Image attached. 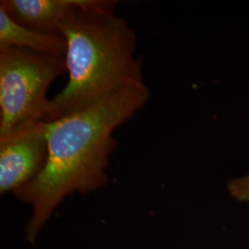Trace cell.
Here are the masks:
<instances>
[{"mask_svg":"<svg viewBox=\"0 0 249 249\" xmlns=\"http://www.w3.org/2000/svg\"><path fill=\"white\" fill-rule=\"evenodd\" d=\"M227 191L230 196L238 202L249 203V173L229 180Z\"/></svg>","mask_w":249,"mask_h":249,"instance_id":"cell-7","label":"cell"},{"mask_svg":"<svg viewBox=\"0 0 249 249\" xmlns=\"http://www.w3.org/2000/svg\"><path fill=\"white\" fill-rule=\"evenodd\" d=\"M47 155L45 120L0 136V192H14L35 179L45 167Z\"/></svg>","mask_w":249,"mask_h":249,"instance_id":"cell-4","label":"cell"},{"mask_svg":"<svg viewBox=\"0 0 249 249\" xmlns=\"http://www.w3.org/2000/svg\"><path fill=\"white\" fill-rule=\"evenodd\" d=\"M150 99L145 82L119 89L86 109L47 122L45 167L15 196L32 206L27 228L31 242L53 210L74 192L88 193L107 182V169L117 141L114 132Z\"/></svg>","mask_w":249,"mask_h":249,"instance_id":"cell-1","label":"cell"},{"mask_svg":"<svg viewBox=\"0 0 249 249\" xmlns=\"http://www.w3.org/2000/svg\"><path fill=\"white\" fill-rule=\"evenodd\" d=\"M117 1L99 0L74 10L59 25L67 43L69 80L50 100L45 121L71 115L119 89L144 82L142 59L136 55L137 35L116 13Z\"/></svg>","mask_w":249,"mask_h":249,"instance_id":"cell-2","label":"cell"},{"mask_svg":"<svg viewBox=\"0 0 249 249\" xmlns=\"http://www.w3.org/2000/svg\"><path fill=\"white\" fill-rule=\"evenodd\" d=\"M0 45H10L37 53L65 55L67 43L61 34L39 32L22 26L0 8Z\"/></svg>","mask_w":249,"mask_h":249,"instance_id":"cell-6","label":"cell"},{"mask_svg":"<svg viewBox=\"0 0 249 249\" xmlns=\"http://www.w3.org/2000/svg\"><path fill=\"white\" fill-rule=\"evenodd\" d=\"M65 71V55L0 45V136L45 120L47 89Z\"/></svg>","mask_w":249,"mask_h":249,"instance_id":"cell-3","label":"cell"},{"mask_svg":"<svg viewBox=\"0 0 249 249\" xmlns=\"http://www.w3.org/2000/svg\"><path fill=\"white\" fill-rule=\"evenodd\" d=\"M99 0H2L0 8L22 26L59 33V25L74 10L92 7Z\"/></svg>","mask_w":249,"mask_h":249,"instance_id":"cell-5","label":"cell"}]
</instances>
